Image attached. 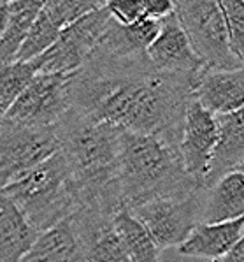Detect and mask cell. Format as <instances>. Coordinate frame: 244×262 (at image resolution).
<instances>
[{
	"label": "cell",
	"mask_w": 244,
	"mask_h": 262,
	"mask_svg": "<svg viewBox=\"0 0 244 262\" xmlns=\"http://www.w3.org/2000/svg\"><path fill=\"white\" fill-rule=\"evenodd\" d=\"M55 134L78 195V208H99L109 215L125 209L118 187L121 130L67 111L55 125Z\"/></svg>",
	"instance_id": "7a4b0ae2"
},
{
	"label": "cell",
	"mask_w": 244,
	"mask_h": 262,
	"mask_svg": "<svg viewBox=\"0 0 244 262\" xmlns=\"http://www.w3.org/2000/svg\"><path fill=\"white\" fill-rule=\"evenodd\" d=\"M2 125H4V115H0V128H2Z\"/></svg>",
	"instance_id": "f546056e"
},
{
	"label": "cell",
	"mask_w": 244,
	"mask_h": 262,
	"mask_svg": "<svg viewBox=\"0 0 244 262\" xmlns=\"http://www.w3.org/2000/svg\"><path fill=\"white\" fill-rule=\"evenodd\" d=\"M211 262H244V248H242V239L232 247L229 252L223 253L219 259L211 260Z\"/></svg>",
	"instance_id": "83f0119b"
},
{
	"label": "cell",
	"mask_w": 244,
	"mask_h": 262,
	"mask_svg": "<svg viewBox=\"0 0 244 262\" xmlns=\"http://www.w3.org/2000/svg\"><path fill=\"white\" fill-rule=\"evenodd\" d=\"M37 74L34 62H13L0 66V115H6L27 84Z\"/></svg>",
	"instance_id": "7402d4cb"
},
{
	"label": "cell",
	"mask_w": 244,
	"mask_h": 262,
	"mask_svg": "<svg viewBox=\"0 0 244 262\" xmlns=\"http://www.w3.org/2000/svg\"><path fill=\"white\" fill-rule=\"evenodd\" d=\"M113 216L99 208L81 206L67 219L86 262H129Z\"/></svg>",
	"instance_id": "30bf717a"
},
{
	"label": "cell",
	"mask_w": 244,
	"mask_h": 262,
	"mask_svg": "<svg viewBox=\"0 0 244 262\" xmlns=\"http://www.w3.org/2000/svg\"><path fill=\"white\" fill-rule=\"evenodd\" d=\"M118 187L125 209L153 199H185L206 190L185 171L179 150L153 136L125 130L119 138Z\"/></svg>",
	"instance_id": "3957f363"
},
{
	"label": "cell",
	"mask_w": 244,
	"mask_h": 262,
	"mask_svg": "<svg viewBox=\"0 0 244 262\" xmlns=\"http://www.w3.org/2000/svg\"><path fill=\"white\" fill-rule=\"evenodd\" d=\"M173 11L204 69H242V62L230 51L225 21L216 0H176Z\"/></svg>",
	"instance_id": "5b68a950"
},
{
	"label": "cell",
	"mask_w": 244,
	"mask_h": 262,
	"mask_svg": "<svg viewBox=\"0 0 244 262\" xmlns=\"http://www.w3.org/2000/svg\"><path fill=\"white\" fill-rule=\"evenodd\" d=\"M0 190L39 236L78 209V195L60 151Z\"/></svg>",
	"instance_id": "277c9868"
},
{
	"label": "cell",
	"mask_w": 244,
	"mask_h": 262,
	"mask_svg": "<svg viewBox=\"0 0 244 262\" xmlns=\"http://www.w3.org/2000/svg\"><path fill=\"white\" fill-rule=\"evenodd\" d=\"M244 213V174L232 172L218 180L206 190L201 222L202 224H223L242 219Z\"/></svg>",
	"instance_id": "e0dca14e"
},
{
	"label": "cell",
	"mask_w": 244,
	"mask_h": 262,
	"mask_svg": "<svg viewBox=\"0 0 244 262\" xmlns=\"http://www.w3.org/2000/svg\"><path fill=\"white\" fill-rule=\"evenodd\" d=\"M216 127L218 138L211 153L209 166H207L204 188H211L223 176L239 172L244 167V115L234 111L229 115H218Z\"/></svg>",
	"instance_id": "5bb4252c"
},
{
	"label": "cell",
	"mask_w": 244,
	"mask_h": 262,
	"mask_svg": "<svg viewBox=\"0 0 244 262\" xmlns=\"http://www.w3.org/2000/svg\"><path fill=\"white\" fill-rule=\"evenodd\" d=\"M106 9L111 18L119 25H132L144 18L142 0H130V2H106Z\"/></svg>",
	"instance_id": "484cf974"
},
{
	"label": "cell",
	"mask_w": 244,
	"mask_h": 262,
	"mask_svg": "<svg viewBox=\"0 0 244 262\" xmlns=\"http://www.w3.org/2000/svg\"><path fill=\"white\" fill-rule=\"evenodd\" d=\"M148 62L155 71L197 74L204 69V63L193 53L185 32L181 30L174 11L160 19V30L151 46L146 50Z\"/></svg>",
	"instance_id": "7c38bea8"
},
{
	"label": "cell",
	"mask_w": 244,
	"mask_h": 262,
	"mask_svg": "<svg viewBox=\"0 0 244 262\" xmlns=\"http://www.w3.org/2000/svg\"><path fill=\"white\" fill-rule=\"evenodd\" d=\"M191 99L214 116L241 111L244 104V71L202 69L195 78Z\"/></svg>",
	"instance_id": "4fadbf2b"
},
{
	"label": "cell",
	"mask_w": 244,
	"mask_h": 262,
	"mask_svg": "<svg viewBox=\"0 0 244 262\" xmlns=\"http://www.w3.org/2000/svg\"><path fill=\"white\" fill-rule=\"evenodd\" d=\"M113 222L129 262H160V250L129 209H119L113 216Z\"/></svg>",
	"instance_id": "44dd1931"
},
{
	"label": "cell",
	"mask_w": 244,
	"mask_h": 262,
	"mask_svg": "<svg viewBox=\"0 0 244 262\" xmlns=\"http://www.w3.org/2000/svg\"><path fill=\"white\" fill-rule=\"evenodd\" d=\"M197 74L160 72L146 55L116 56L95 48L70 74L69 111L179 150Z\"/></svg>",
	"instance_id": "6da1fadb"
},
{
	"label": "cell",
	"mask_w": 244,
	"mask_h": 262,
	"mask_svg": "<svg viewBox=\"0 0 244 262\" xmlns=\"http://www.w3.org/2000/svg\"><path fill=\"white\" fill-rule=\"evenodd\" d=\"M72 72H37L4 118L27 127H55L69 111Z\"/></svg>",
	"instance_id": "ba28073f"
},
{
	"label": "cell",
	"mask_w": 244,
	"mask_h": 262,
	"mask_svg": "<svg viewBox=\"0 0 244 262\" xmlns=\"http://www.w3.org/2000/svg\"><path fill=\"white\" fill-rule=\"evenodd\" d=\"M160 21L141 18L132 25H119L109 19L101 41L95 48L116 56H141L158 35Z\"/></svg>",
	"instance_id": "2e32d148"
},
{
	"label": "cell",
	"mask_w": 244,
	"mask_h": 262,
	"mask_svg": "<svg viewBox=\"0 0 244 262\" xmlns=\"http://www.w3.org/2000/svg\"><path fill=\"white\" fill-rule=\"evenodd\" d=\"M144 4V18L160 21L165 16L173 13V2L169 0H142Z\"/></svg>",
	"instance_id": "4316f807"
},
{
	"label": "cell",
	"mask_w": 244,
	"mask_h": 262,
	"mask_svg": "<svg viewBox=\"0 0 244 262\" xmlns=\"http://www.w3.org/2000/svg\"><path fill=\"white\" fill-rule=\"evenodd\" d=\"M18 262H86L76 243L69 220L42 232Z\"/></svg>",
	"instance_id": "ffe728a7"
},
{
	"label": "cell",
	"mask_w": 244,
	"mask_h": 262,
	"mask_svg": "<svg viewBox=\"0 0 244 262\" xmlns=\"http://www.w3.org/2000/svg\"><path fill=\"white\" fill-rule=\"evenodd\" d=\"M42 4L39 0H13L7 2V21L0 37V66L16 62L19 48L29 34L32 23L41 13Z\"/></svg>",
	"instance_id": "d6986e66"
},
{
	"label": "cell",
	"mask_w": 244,
	"mask_h": 262,
	"mask_svg": "<svg viewBox=\"0 0 244 262\" xmlns=\"http://www.w3.org/2000/svg\"><path fill=\"white\" fill-rule=\"evenodd\" d=\"M242 219L223 224L199 222L186 239L178 247V253L183 257L207 259L209 262L216 260L242 239Z\"/></svg>",
	"instance_id": "9a60e30c"
},
{
	"label": "cell",
	"mask_w": 244,
	"mask_h": 262,
	"mask_svg": "<svg viewBox=\"0 0 244 262\" xmlns=\"http://www.w3.org/2000/svg\"><path fill=\"white\" fill-rule=\"evenodd\" d=\"M229 35L230 51L239 62L244 60V2L242 0H218Z\"/></svg>",
	"instance_id": "d4e9b609"
},
{
	"label": "cell",
	"mask_w": 244,
	"mask_h": 262,
	"mask_svg": "<svg viewBox=\"0 0 244 262\" xmlns=\"http://www.w3.org/2000/svg\"><path fill=\"white\" fill-rule=\"evenodd\" d=\"M109 19L111 16L104 4L99 9L91 11L76 23L63 28L57 42L39 58L32 60L37 67V72L53 74V72L78 71L101 41Z\"/></svg>",
	"instance_id": "9c48e42d"
},
{
	"label": "cell",
	"mask_w": 244,
	"mask_h": 262,
	"mask_svg": "<svg viewBox=\"0 0 244 262\" xmlns=\"http://www.w3.org/2000/svg\"><path fill=\"white\" fill-rule=\"evenodd\" d=\"M60 32L62 30L58 27H55L53 21L41 9V13L35 18V21L32 23L29 34H27L21 48H19L18 55H16V62H32V60L39 58V56L46 53L57 42Z\"/></svg>",
	"instance_id": "603a6c76"
},
{
	"label": "cell",
	"mask_w": 244,
	"mask_h": 262,
	"mask_svg": "<svg viewBox=\"0 0 244 262\" xmlns=\"http://www.w3.org/2000/svg\"><path fill=\"white\" fill-rule=\"evenodd\" d=\"M216 138H218V127H216L214 115H211L191 99L183 120L179 155H181L185 171L202 187Z\"/></svg>",
	"instance_id": "8fae6325"
},
{
	"label": "cell",
	"mask_w": 244,
	"mask_h": 262,
	"mask_svg": "<svg viewBox=\"0 0 244 262\" xmlns=\"http://www.w3.org/2000/svg\"><path fill=\"white\" fill-rule=\"evenodd\" d=\"M58 151L55 127H27L4 118L0 128V188Z\"/></svg>",
	"instance_id": "52a82bcc"
},
{
	"label": "cell",
	"mask_w": 244,
	"mask_h": 262,
	"mask_svg": "<svg viewBox=\"0 0 244 262\" xmlns=\"http://www.w3.org/2000/svg\"><path fill=\"white\" fill-rule=\"evenodd\" d=\"M106 2H86V0H47L42 4V11L60 30L76 23L79 18L99 9Z\"/></svg>",
	"instance_id": "cb8c5ba5"
},
{
	"label": "cell",
	"mask_w": 244,
	"mask_h": 262,
	"mask_svg": "<svg viewBox=\"0 0 244 262\" xmlns=\"http://www.w3.org/2000/svg\"><path fill=\"white\" fill-rule=\"evenodd\" d=\"M7 21V2H0V37L4 34V28H6Z\"/></svg>",
	"instance_id": "f1b7e54d"
},
{
	"label": "cell",
	"mask_w": 244,
	"mask_h": 262,
	"mask_svg": "<svg viewBox=\"0 0 244 262\" xmlns=\"http://www.w3.org/2000/svg\"><path fill=\"white\" fill-rule=\"evenodd\" d=\"M206 190L185 199H153L129 209L160 252L178 248L201 222Z\"/></svg>",
	"instance_id": "8992f818"
},
{
	"label": "cell",
	"mask_w": 244,
	"mask_h": 262,
	"mask_svg": "<svg viewBox=\"0 0 244 262\" xmlns=\"http://www.w3.org/2000/svg\"><path fill=\"white\" fill-rule=\"evenodd\" d=\"M37 237L18 208L0 190V262H18Z\"/></svg>",
	"instance_id": "ac0fdd59"
}]
</instances>
